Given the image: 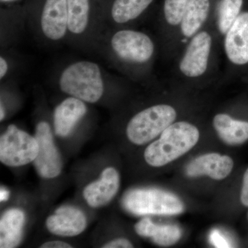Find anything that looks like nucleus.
Here are the masks:
<instances>
[{"mask_svg": "<svg viewBox=\"0 0 248 248\" xmlns=\"http://www.w3.org/2000/svg\"><path fill=\"white\" fill-rule=\"evenodd\" d=\"M107 58L117 65L140 66L151 61L155 53L154 41L146 32L119 29L101 37Z\"/></svg>", "mask_w": 248, "mask_h": 248, "instance_id": "obj_1", "label": "nucleus"}, {"mask_svg": "<svg viewBox=\"0 0 248 248\" xmlns=\"http://www.w3.org/2000/svg\"><path fill=\"white\" fill-rule=\"evenodd\" d=\"M108 78L102 67L89 60L72 62L60 72L58 86L67 95L89 104L102 99Z\"/></svg>", "mask_w": 248, "mask_h": 248, "instance_id": "obj_2", "label": "nucleus"}, {"mask_svg": "<svg viewBox=\"0 0 248 248\" xmlns=\"http://www.w3.org/2000/svg\"><path fill=\"white\" fill-rule=\"evenodd\" d=\"M68 38L75 46H97L106 24L107 8L99 0H67Z\"/></svg>", "mask_w": 248, "mask_h": 248, "instance_id": "obj_3", "label": "nucleus"}, {"mask_svg": "<svg viewBox=\"0 0 248 248\" xmlns=\"http://www.w3.org/2000/svg\"><path fill=\"white\" fill-rule=\"evenodd\" d=\"M198 128L187 122L171 124L159 140L147 147L144 159L153 167H162L190 151L200 140Z\"/></svg>", "mask_w": 248, "mask_h": 248, "instance_id": "obj_4", "label": "nucleus"}, {"mask_svg": "<svg viewBox=\"0 0 248 248\" xmlns=\"http://www.w3.org/2000/svg\"><path fill=\"white\" fill-rule=\"evenodd\" d=\"M122 203L129 213L143 215H176L184 211L182 200L171 192L158 188H137L127 192Z\"/></svg>", "mask_w": 248, "mask_h": 248, "instance_id": "obj_5", "label": "nucleus"}, {"mask_svg": "<svg viewBox=\"0 0 248 248\" xmlns=\"http://www.w3.org/2000/svg\"><path fill=\"white\" fill-rule=\"evenodd\" d=\"M176 118L177 111L171 106H152L140 111L129 121L127 137L134 144H146L161 135Z\"/></svg>", "mask_w": 248, "mask_h": 248, "instance_id": "obj_6", "label": "nucleus"}, {"mask_svg": "<svg viewBox=\"0 0 248 248\" xmlns=\"http://www.w3.org/2000/svg\"><path fill=\"white\" fill-rule=\"evenodd\" d=\"M36 33L43 42L56 45L68 38L67 0H41L32 17Z\"/></svg>", "mask_w": 248, "mask_h": 248, "instance_id": "obj_7", "label": "nucleus"}, {"mask_svg": "<svg viewBox=\"0 0 248 248\" xmlns=\"http://www.w3.org/2000/svg\"><path fill=\"white\" fill-rule=\"evenodd\" d=\"M39 152L35 137L17 128L14 124L0 138V161L11 167H19L33 162Z\"/></svg>", "mask_w": 248, "mask_h": 248, "instance_id": "obj_8", "label": "nucleus"}, {"mask_svg": "<svg viewBox=\"0 0 248 248\" xmlns=\"http://www.w3.org/2000/svg\"><path fill=\"white\" fill-rule=\"evenodd\" d=\"M35 138L39 145L38 154L33 161L36 170L45 179L58 177L62 172L63 162L48 122L42 121L37 124Z\"/></svg>", "mask_w": 248, "mask_h": 248, "instance_id": "obj_9", "label": "nucleus"}, {"mask_svg": "<svg viewBox=\"0 0 248 248\" xmlns=\"http://www.w3.org/2000/svg\"><path fill=\"white\" fill-rule=\"evenodd\" d=\"M213 38L207 31H200L191 38L179 62V71L188 78H198L208 69Z\"/></svg>", "mask_w": 248, "mask_h": 248, "instance_id": "obj_10", "label": "nucleus"}, {"mask_svg": "<svg viewBox=\"0 0 248 248\" xmlns=\"http://www.w3.org/2000/svg\"><path fill=\"white\" fill-rule=\"evenodd\" d=\"M224 49L227 58L233 64L248 63V12L240 14L225 34Z\"/></svg>", "mask_w": 248, "mask_h": 248, "instance_id": "obj_11", "label": "nucleus"}, {"mask_svg": "<svg viewBox=\"0 0 248 248\" xmlns=\"http://www.w3.org/2000/svg\"><path fill=\"white\" fill-rule=\"evenodd\" d=\"M234 161L229 156L218 153H208L195 158L186 168L189 177L208 176L215 180H222L231 174Z\"/></svg>", "mask_w": 248, "mask_h": 248, "instance_id": "obj_12", "label": "nucleus"}, {"mask_svg": "<svg viewBox=\"0 0 248 248\" xmlns=\"http://www.w3.org/2000/svg\"><path fill=\"white\" fill-rule=\"evenodd\" d=\"M48 231L60 236H75L82 233L87 226L86 216L79 209L62 206L48 217L46 222Z\"/></svg>", "mask_w": 248, "mask_h": 248, "instance_id": "obj_13", "label": "nucleus"}, {"mask_svg": "<svg viewBox=\"0 0 248 248\" xmlns=\"http://www.w3.org/2000/svg\"><path fill=\"white\" fill-rule=\"evenodd\" d=\"M120 184L118 172L114 168H107L98 180L91 183L85 187V200L92 208L107 205L117 195Z\"/></svg>", "mask_w": 248, "mask_h": 248, "instance_id": "obj_14", "label": "nucleus"}, {"mask_svg": "<svg viewBox=\"0 0 248 248\" xmlns=\"http://www.w3.org/2000/svg\"><path fill=\"white\" fill-rule=\"evenodd\" d=\"M86 102L78 98H66L57 106L53 112V126L58 136H68L87 113Z\"/></svg>", "mask_w": 248, "mask_h": 248, "instance_id": "obj_15", "label": "nucleus"}, {"mask_svg": "<svg viewBox=\"0 0 248 248\" xmlns=\"http://www.w3.org/2000/svg\"><path fill=\"white\" fill-rule=\"evenodd\" d=\"M153 0H113L106 12V22L115 26L129 24L140 17ZM107 23V22H106Z\"/></svg>", "mask_w": 248, "mask_h": 248, "instance_id": "obj_16", "label": "nucleus"}, {"mask_svg": "<svg viewBox=\"0 0 248 248\" xmlns=\"http://www.w3.org/2000/svg\"><path fill=\"white\" fill-rule=\"evenodd\" d=\"M213 126L222 141L230 146H238L248 140V122L234 120L225 113L217 114Z\"/></svg>", "mask_w": 248, "mask_h": 248, "instance_id": "obj_17", "label": "nucleus"}, {"mask_svg": "<svg viewBox=\"0 0 248 248\" xmlns=\"http://www.w3.org/2000/svg\"><path fill=\"white\" fill-rule=\"evenodd\" d=\"M135 232L140 236L149 237L155 244L170 246L175 244L182 237V231L174 225H156L151 218H144L135 226Z\"/></svg>", "mask_w": 248, "mask_h": 248, "instance_id": "obj_18", "label": "nucleus"}, {"mask_svg": "<svg viewBox=\"0 0 248 248\" xmlns=\"http://www.w3.org/2000/svg\"><path fill=\"white\" fill-rule=\"evenodd\" d=\"M24 221V213L19 209H11L2 215L0 220V248L17 247L22 240Z\"/></svg>", "mask_w": 248, "mask_h": 248, "instance_id": "obj_19", "label": "nucleus"}, {"mask_svg": "<svg viewBox=\"0 0 248 248\" xmlns=\"http://www.w3.org/2000/svg\"><path fill=\"white\" fill-rule=\"evenodd\" d=\"M210 11V0H189L180 24L181 32L191 39L200 32Z\"/></svg>", "mask_w": 248, "mask_h": 248, "instance_id": "obj_20", "label": "nucleus"}, {"mask_svg": "<svg viewBox=\"0 0 248 248\" xmlns=\"http://www.w3.org/2000/svg\"><path fill=\"white\" fill-rule=\"evenodd\" d=\"M243 0H221L217 16V28L220 33L224 35L229 30L239 15Z\"/></svg>", "mask_w": 248, "mask_h": 248, "instance_id": "obj_21", "label": "nucleus"}, {"mask_svg": "<svg viewBox=\"0 0 248 248\" xmlns=\"http://www.w3.org/2000/svg\"><path fill=\"white\" fill-rule=\"evenodd\" d=\"M189 0H165V20L172 27L180 25Z\"/></svg>", "mask_w": 248, "mask_h": 248, "instance_id": "obj_22", "label": "nucleus"}, {"mask_svg": "<svg viewBox=\"0 0 248 248\" xmlns=\"http://www.w3.org/2000/svg\"><path fill=\"white\" fill-rule=\"evenodd\" d=\"M210 241L217 248L231 247L226 237L217 230L212 232L210 234Z\"/></svg>", "mask_w": 248, "mask_h": 248, "instance_id": "obj_23", "label": "nucleus"}, {"mask_svg": "<svg viewBox=\"0 0 248 248\" xmlns=\"http://www.w3.org/2000/svg\"><path fill=\"white\" fill-rule=\"evenodd\" d=\"M240 200L244 206L248 207V169L245 172L244 178H243Z\"/></svg>", "mask_w": 248, "mask_h": 248, "instance_id": "obj_24", "label": "nucleus"}, {"mask_svg": "<svg viewBox=\"0 0 248 248\" xmlns=\"http://www.w3.org/2000/svg\"><path fill=\"white\" fill-rule=\"evenodd\" d=\"M103 248H133V244L126 239L112 240L104 245Z\"/></svg>", "mask_w": 248, "mask_h": 248, "instance_id": "obj_25", "label": "nucleus"}, {"mask_svg": "<svg viewBox=\"0 0 248 248\" xmlns=\"http://www.w3.org/2000/svg\"><path fill=\"white\" fill-rule=\"evenodd\" d=\"M9 71V61L3 55L0 57V79H4Z\"/></svg>", "mask_w": 248, "mask_h": 248, "instance_id": "obj_26", "label": "nucleus"}, {"mask_svg": "<svg viewBox=\"0 0 248 248\" xmlns=\"http://www.w3.org/2000/svg\"><path fill=\"white\" fill-rule=\"evenodd\" d=\"M42 248H71V245L61 241H48L40 246Z\"/></svg>", "mask_w": 248, "mask_h": 248, "instance_id": "obj_27", "label": "nucleus"}, {"mask_svg": "<svg viewBox=\"0 0 248 248\" xmlns=\"http://www.w3.org/2000/svg\"><path fill=\"white\" fill-rule=\"evenodd\" d=\"M9 198V191L1 187L0 190V201L1 202H6Z\"/></svg>", "mask_w": 248, "mask_h": 248, "instance_id": "obj_28", "label": "nucleus"}, {"mask_svg": "<svg viewBox=\"0 0 248 248\" xmlns=\"http://www.w3.org/2000/svg\"><path fill=\"white\" fill-rule=\"evenodd\" d=\"M5 117H6V110H5L4 104H3L2 102H1V104H0V121L2 122L4 120Z\"/></svg>", "mask_w": 248, "mask_h": 248, "instance_id": "obj_29", "label": "nucleus"}, {"mask_svg": "<svg viewBox=\"0 0 248 248\" xmlns=\"http://www.w3.org/2000/svg\"><path fill=\"white\" fill-rule=\"evenodd\" d=\"M20 0H0L1 4H14V3L18 2Z\"/></svg>", "mask_w": 248, "mask_h": 248, "instance_id": "obj_30", "label": "nucleus"}, {"mask_svg": "<svg viewBox=\"0 0 248 248\" xmlns=\"http://www.w3.org/2000/svg\"></svg>", "mask_w": 248, "mask_h": 248, "instance_id": "obj_31", "label": "nucleus"}]
</instances>
